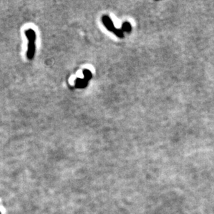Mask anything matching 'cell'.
Wrapping results in <instances>:
<instances>
[{
  "label": "cell",
  "instance_id": "cell-3",
  "mask_svg": "<svg viewBox=\"0 0 214 214\" xmlns=\"http://www.w3.org/2000/svg\"><path fill=\"white\" fill-rule=\"evenodd\" d=\"M123 28H124V30H125V31H128V30H127V28L130 29V28H131V26H130V24L125 23L124 24H123Z\"/></svg>",
  "mask_w": 214,
  "mask_h": 214
},
{
  "label": "cell",
  "instance_id": "cell-2",
  "mask_svg": "<svg viewBox=\"0 0 214 214\" xmlns=\"http://www.w3.org/2000/svg\"><path fill=\"white\" fill-rule=\"evenodd\" d=\"M102 20H103V22L104 25L105 26L106 28H107L108 29L110 30V31H113L115 33L116 29H115V28L114 27L112 22V20L109 18L108 16H107V15L103 16Z\"/></svg>",
  "mask_w": 214,
  "mask_h": 214
},
{
  "label": "cell",
  "instance_id": "cell-4",
  "mask_svg": "<svg viewBox=\"0 0 214 214\" xmlns=\"http://www.w3.org/2000/svg\"><path fill=\"white\" fill-rule=\"evenodd\" d=\"M0 214H1V213H0Z\"/></svg>",
  "mask_w": 214,
  "mask_h": 214
},
{
  "label": "cell",
  "instance_id": "cell-1",
  "mask_svg": "<svg viewBox=\"0 0 214 214\" xmlns=\"http://www.w3.org/2000/svg\"><path fill=\"white\" fill-rule=\"evenodd\" d=\"M25 35L28 40L26 56L28 60H32L34 58L35 52V40H36V33L34 30H33L32 28H29L26 31Z\"/></svg>",
  "mask_w": 214,
  "mask_h": 214
}]
</instances>
